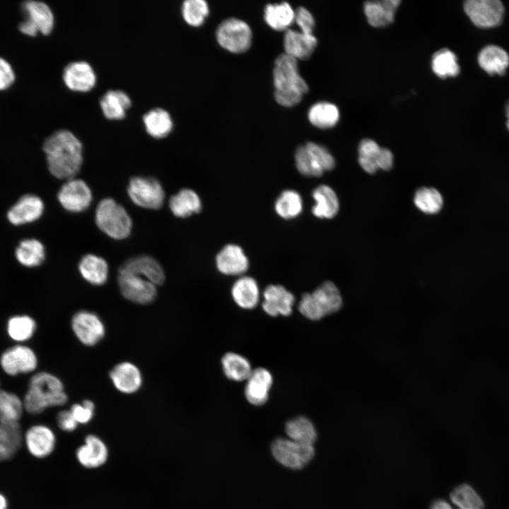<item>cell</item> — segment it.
<instances>
[{"label": "cell", "mask_w": 509, "mask_h": 509, "mask_svg": "<svg viewBox=\"0 0 509 509\" xmlns=\"http://www.w3.org/2000/svg\"><path fill=\"white\" fill-rule=\"evenodd\" d=\"M49 172L58 179H72L83 163L81 141L71 131L59 130L46 139L42 146Z\"/></svg>", "instance_id": "1"}, {"label": "cell", "mask_w": 509, "mask_h": 509, "mask_svg": "<svg viewBox=\"0 0 509 509\" xmlns=\"http://www.w3.org/2000/svg\"><path fill=\"white\" fill-rule=\"evenodd\" d=\"M23 402L25 411L36 415L48 408L66 404L68 395L59 378L51 373L40 371L30 378Z\"/></svg>", "instance_id": "2"}, {"label": "cell", "mask_w": 509, "mask_h": 509, "mask_svg": "<svg viewBox=\"0 0 509 509\" xmlns=\"http://www.w3.org/2000/svg\"><path fill=\"white\" fill-rule=\"evenodd\" d=\"M274 98L281 105L293 107L298 104L308 91V86L300 76L298 60L283 54L274 62L273 71Z\"/></svg>", "instance_id": "3"}, {"label": "cell", "mask_w": 509, "mask_h": 509, "mask_svg": "<svg viewBox=\"0 0 509 509\" xmlns=\"http://www.w3.org/2000/svg\"><path fill=\"white\" fill-rule=\"evenodd\" d=\"M343 301L337 286L325 281L311 293H304L298 304V310L305 317L317 321L339 311Z\"/></svg>", "instance_id": "4"}, {"label": "cell", "mask_w": 509, "mask_h": 509, "mask_svg": "<svg viewBox=\"0 0 509 509\" xmlns=\"http://www.w3.org/2000/svg\"><path fill=\"white\" fill-rule=\"evenodd\" d=\"M95 223L103 233L117 240L128 237L132 227L131 219L125 209L110 198L99 202Z\"/></svg>", "instance_id": "5"}, {"label": "cell", "mask_w": 509, "mask_h": 509, "mask_svg": "<svg viewBox=\"0 0 509 509\" xmlns=\"http://www.w3.org/2000/svg\"><path fill=\"white\" fill-rule=\"evenodd\" d=\"M117 281L124 298L136 304L153 303L158 295L157 286L143 276L120 267Z\"/></svg>", "instance_id": "6"}, {"label": "cell", "mask_w": 509, "mask_h": 509, "mask_svg": "<svg viewBox=\"0 0 509 509\" xmlns=\"http://www.w3.org/2000/svg\"><path fill=\"white\" fill-rule=\"evenodd\" d=\"M275 460L283 466L300 469L306 466L315 455L313 445L295 442L290 439L278 438L271 445Z\"/></svg>", "instance_id": "7"}, {"label": "cell", "mask_w": 509, "mask_h": 509, "mask_svg": "<svg viewBox=\"0 0 509 509\" xmlns=\"http://www.w3.org/2000/svg\"><path fill=\"white\" fill-rule=\"evenodd\" d=\"M216 35L218 44L223 49L235 54L246 52L252 42L250 26L243 21L235 18L221 23Z\"/></svg>", "instance_id": "8"}, {"label": "cell", "mask_w": 509, "mask_h": 509, "mask_svg": "<svg viewBox=\"0 0 509 509\" xmlns=\"http://www.w3.org/2000/svg\"><path fill=\"white\" fill-rule=\"evenodd\" d=\"M70 324L76 338L86 346L97 345L106 334V327L103 320L92 311H77L71 317Z\"/></svg>", "instance_id": "9"}, {"label": "cell", "mask_w": 509, "mask_h": 509, "mask_svg": "<svg viewBox=\"0 0 509 509\" xmlns=\"http://www.w3.org/2000/svg\"><path fill=\"white\" fill-rule=\"evenodd\" d=\"M127 193L136 205L150 209H160L164 201L165 192L158 180L152 177H133Z\"/></svg>", "instance_id": "10"}, {"label": "cell", "mask_w": 509, "mask_h": 509, "mask_svg": "<svg viewBox=\"0 0 509 509\" xmlns=\"http://www.w3.org/2000/svg\"><path fill=\"white\" fill-rule=\"evenodd\" d=\"M0 365L6 374L16 376L35 371L38 365V358L33 349L17 344L1 353Z\"/></svg>", "instance_id": "11"}, {"label": "cell", "mask_w": 509, "mask_h": 509, "mask_svg": "<svg viewBox=\"0 0 509 509\" xmlns=\"http://www.w3.org/2000/svg\"><path fill=\"white\" fill-rule=\"evenodd\" d=\"M23 8L27 19L19 25V30L22 33L35 36L38 32L43 35L51 33L54 26V16L45 3L28 1L23 3Z\"/></svg>", "instance_id": "12"}, {"label": "cell", "mask_w": 509, "mask_h": 509, "mask_svg": "<svg viewBox=\"0 0 509 509\" xmlns=\"http://www.w3.org/2000/svg\"><path fill=\"white\" fill-rule=\"evenodd\" d=\"M464 8L471 21L481 28L498 25L504 13L503 4L498 0H468Z\"/></svg>", "instance_id": "13"}, {"label": "cell", "mask_w": 509, "mask_h": 509, "mask_svg": "<svg viewBox=\"0 0 509 509\" xmlns=\"http://www.w3.org/2000/svg\"><path fill=\"white\" fill-rule=\"evenodd\" d=\"M57 199L64 209L70 212L78 213L89 206L92 193L83 180L70 179L61 187Z\"/></svg>", "instance_id": "14"}, {"label": "cell", "mask_w": 509, "mask_h": 509, "mask_svg": "<svg viewBox=\"0 0 509 509\" xmlns=\"http://www.w3.org/2000/svg\"><path fill=\"white\" fill-rule=\"evenodd\" d=\"M114 387L120 393L132 394L141 388L144 382L140 368L131 361H122L112 367L109 373Z\"/></svg>", "instance_id": "15"}, {"label": "cell", "mask_w": 509, "mask_h": 509, "mask_svg": "<svg viewBox=\"0 0 509 509\" xmlns=\"http://www.w3.org/2000/svg\"><path fill=\"white\" fill-rule=\"evenodd\" d=\"M44 209V203L40 197L33 194H25L8 209L6 217L11 224L21 226L38 220Z\"/></svg>", "instance_id": "16"}, {"label": "cell", "mask_w": 509, "mask_h": 509, "mask_svg": "<svg viewBox=\"0 0 509 509\" xmlns=\"http://www.w3.org/2000/svg\"><path fill=\"white\" fill-rule=\"evenodd\" d=\"M24 441L28 450L33 456L44 458L53 452L56 445V436L48 426L37 424L26 431Z\"/></svg>", "instance_id": "17"}, {"label": "cell", "mask_w": 509, "mask_h": 509, "mask_svg": "<svg viewBox=\"0 0 509 509\" xmlns=\"http://www.w3.org/2000/svg\"><path fill=\"white\" fill-rule=\"evenodd\" d=\"M262 309L269 315L288 316L293 311L295 298L281 285H269L263 292Z\"/></svg>", "instance_id": "18"}, {"label": "cell", "mask_w": 509, "mask_h": 509, "mask_svg": "<svg viewBox=\"0 0 509 509\" xmlns=\"http://www.w3.org/2000/svg\"><path fill=\"white\" fill-rule=\"evenodd\" d=\"M63 80L73 91L87 92L95 85L96 76L92 66L86 62H74L64 69Z\"/></svg>", "instance_id": "19"}, {"label": "cell", "mask_w": 509, "mask_h": 509, "mask_svg": "<svg viewBox=\"0 0 509 509\" xmlns=\"http://www.w3.org/2000/svg\"><path fill=\"white\" fill-rule=\"evenodd\" d=\"M272 384L273 378L267 369L259 367L252 370L246 380L245 388L247 402L255 406L264 404L268 400Z\"/></svg>", "instance_id": "20"}, {"label": "cell", "mask_w": 509, "mask_h": 509, "mask_svg": "<svg viewBox=\"0 0 509 509\" xmlns=\"http://www.w3.org/2000/svg\"><path fill=\"white\" fill-rule=\"evenodd\" d=\"M218 270L225 275H240L249 267V261L242 249L234 244L223 247L216 258Z\"/></svg>", "instance_id": "21"}, {"label": "cell", "mask_w": 509, "mask_h": 509, "mask_svg": "<svg viewBox=\"0 0 509 509\" xmlns=\"http://www.w3.org/2000/svg\"><path fill=\"white\" fill-rule=\"evenodd\" d=\"M76 458L86 468H96L107 460L108 450L105 443L97 435H88L85 443L76 450Z\"/></svg>", "instance_id": "22"}, {"label": "cell", "mask_w": 509, "mask_h": 509, "mask_svg": "<svg viewBox=\"0 0 509 509\" xmlns=\"http://www.w3.org/2000/svg\"><path fill=\"white\" fill-rule=\"evenodd\" d=\"M317 44L313 35L288 29L284 35L285 54L296 59L305 60L310 58Z\"/></svg>", "instance_id": "23"}, {"label": "cell", "mask_w": 509, "mask_h": 509, "mask_svg": "<svg viewBox=\"0 0 509 509\" xmlns=\"http://www.w3.org/2000/svg\"><path fill=\"white\" fill-rule=\"evenodd\" d=\"M121 267L143 276L156 286L165 281V276L162 267L154 258L148 255L132 257Z\"/></svg>", "instance_id": "24"}, {"label": "cell", "mask_w": 509, "mask_h": 509, "mask_svg": "<svg viewBox=\"0 0 509 509\" xmlns=\"http://www.w3.org/2000/svg\"><path fill=\"white\" fill-rule=\"evenodd\" d=\"M400 4L399 0L367 1L364 13L368 23L375 28L386 26L394 21V13Z\"/></svg>", "instance_id": "25"}, {"label": "cell", "mask_w": 509, "mask_h": 509, "mask_svg": "<svg viewBox=\"0 0 509 509\" xmlns=\"http://www.w3.org/2000/svg\"><path fill=\"white\" fill-rule=\"evenodd\" d=\"M22 441L18 422L0 421V462L12 458L20 449Z\"/></svg>", "instance_id": "26"}, {"label": "cell", "mask_w": 509, "mask_h": 509, "mask_svg": "<svg viewBox=\"0 0 509 509\" xmlns=\"http://www.w3.org/2000/svg\"><path fill=\"white\" fill-rule=\"evenodd\" d=\"M231 295L235 303L241 308L253 309L259 303V286L252 277L241 276L233 285Z\"/></svg>", "instance_id": "27"}, {"label": "cell", "mask_w": 509, "mask_h": 509, "mask_svg": "<svg viewBox=\"0 0 509 509\" xmlns=\"http://www.w3.org/2000/svg\"><path fill=\"white\" fill-rule=\"evenodd\" d=\"M78 269L83 279L94 286L103 285L108 278L106 261L95 255H84L79 262Z\"/></svg>", "instance_id": "28"}, {"label": "cell", "mask_w": 509, "mask_h": 509, "mask_svg": "<svg viewBox=\"0 0 509 509\" xmlns=\"http://www.w3.org/2000/svg\"><path fill=\"white\" fill-rule=\"evenodd\" d=\"M315 204L312 213L320 218H332L338 213L339 204L334 191L329 186L322 185L312 192Z\"/></svg>", "instance_id": "29"}, {"label": "cell", "mask_w": 509, "mask_h": 509, "mask_svg": "<svg viewBox=\"0 0 509 509\" xmlns=\"http://www.w3.org/2000/svg\"><path fill=\"white\" fill-rule=\"evenodd\" d=\"M478 62L488 74L502 75L509 65V56L503 48L491 45L480 51Z\"/></svg>", "instance_id": "30"}, {"label": "cell", "mask_w": 509, "mask_h": 509, "mask_svg": "<svg viewBox=\"0 0 509 509\" xmlns=\"http://www.w3.org/2000/svg\"><path fill=\"white\" fill-rule=\"evenodd\" d=\"M14 255L22 266L28 268L36 267L45 261V248L39 240L26 238L18 244Z\"/></svg>", "instance_id": "31"}, {"label": "cell", "mask_w": 509, "mask_h": 509, "mask_svg": "<svg viewBox=\"0 0 509 509\" xmlns=\"http://www.w3.org/2000/svg\"><path fill=\"white\" fill-rule=\"evenodd\" d=\"M129 95L122 90H111L105 93L100 100L104 116L109 119H121L131 107Z\"/></svg>", "instance_id": "32"}, {"label": "cell", "mask_w": 509, "mask_h": 509, "mask_svg": "<svg viewBox=\"0 0 509 509\" xmlns=\"http://www.w3.org/2000/svg\"><path fill=\"white\" fill-rule=\"evenodd\" d=\"M169 206L175 216L186 218L192 213H199L201 209V202L194 191L182 189L171 197Z\"/></svg>", "instance_id": "33"}, {"label": "cell", "mask_w": 509, "mask_h": 509, "mask_svg": "<svg viewBox=\"0 0 509 509\" xmlns=\"http://www.w3.org/2000/svg\"><path fill=\"white\" fill-rule=\"evenodd\" d=\"M143 122L147 133L156 139L167 136L173 126L170 114L158 107L146 112L143 117Z\"/></svg>", "instance_id": "34"}, {"label": "cell", "mask_w": 509, "mask_h": 509, "mask_svg": "<svg viewBox=\"0 0 509 509\" xmlns=\"http://www.w3.org/2000/svg\"><path fill=\"white\" fill-rule=\"evenodd\" d=\"M37 329L36 321L28 315H16L6 322V332L13 341L21 344L30 340Z\"/></svg>", "instance_id": "35"}, {"label": "cell", "mask_w": 509, "mask_h": 509, "mask_svg": "<svg viewBox=\"0 0 509 509\" xmlns=\"http://www.w3.org/2000/svg\"><path fill=\"white\" fill-rule=\"evenodd\" d=\"M285 431L289 439L297 443L313 445L317 439L316 429L307 417L298 416L288 421Z\"/></svg>", "instance_id": "36"}, {"label": "cell", "mask_w": 509, "mask_h": 509, "mask_svg": "<svg viewBox=\"0 0 509 509\" xmlns=\"http://www.w3.org/2000/svg\"><path fill=\"white\" fill-rule=\"evenodd\" d=\"M264 18L272 29L284 30L295 21V11L287 2L270 4L265 7Z\"/></svg>", "instance_id": "37"}, {"label": "cell", "mask_w": 509, "mask_h": 509, "mask_svg": "<svg viewBox=\"0 0 509 509\" xmlns=\"http://www.w3.org/2000/svg\"><path fill=\"white\" fill-rule=\"evenodd\" d=\"M221 364L225 375L236 382L246 380L253 370L245 357L234 352L226 353L221 359Z\"/></svg>", "instance_id": "38"}, {"label": "cell", "mask_w": 509, "mask_h": 509, "mask_svg": "<svg viewBox=\"0 0 509 509\" xmlns=\"http://www.w3.org/2000/svg\"><path fill=\"white\" fill-rule=\"evenodd\" d=\"M339 119V112L336 105L327 102L317 103L308 112V119L315 127L320 129L332 128Z\"/></svg>", "instance_id": "39"}, {"label": "cell", "mask_w": 509, "mask_h": 509, "mask_svg": "<svg viewBox=\"0 0 509 509\" xmlns=\"http://www.w3.org/2000/svg\"><path fill=\"white\" fill-rule=\"evenodd\" d=\"M24 410L23 399L18 394L0 389V421L18 422Z\"/></svg>", "instance_id": "40"}, {"label": "cell", "mask_w": 509, "mask_h": 509, "mask_svg": "<svg viewBox=\"0 0 509 509\" xmlns=\"http://www.w3.org/2000/svg\"><path fill=\"white\" fill-rule=\"evenodd\" d=\"M432 70L441 78L456 76L460 72L456 55L448 49L436 52L431 61Z\"/></svg>", "instance_id": "41"}, {"label": "cell", "mask_w": 509, "mask_h": 509, "mask_svg": "<svg viewBox=\"0 0 509 509\" xmlns=\"http://www.w3.org/2000/svg\"><path fill=\"white\" fill-rule=\"evenodd\" d=\"M274 209L276 213L281 218L292 219L298 216L302 211L301 197L294 190H285L277 198Z\"/></svg>", "instance_id": "42"}, {"label": "cell", "mask_w": 509, "mask_h": 509, "mask_svg": "<svg viewBox=\"0 0 509 509\" xmlns=\"http://www.w3.org/2000/svg\"><path fill=\"white\" fill-rule=\"evenodd\" d=\"M450 500L456 509H484V501L476 491L468 484L455 487L450 493Z\"/></svg>", "instance_id": "43"}, {"label": "cell", "mask_w": 509, "mask_h": 509, "mask_svg": "<svg viewBox=\"0 0 509 509\" xmlns=\"http://www.w3.org/2000/svg\"><path fill=\"white\" fill-rule=\"evenodd\" d=\"M415 206L427 214H435L440 211L443 204L440 193L433 187H421L414 195Z\"/></svg>", "instance_id": "44"}, {"label": "cell", "mask_w": 509, "mask_h": 509, "mask_svg": "<svg viewBox=\"0 0 509 509\" xmlns=\"http://www.w3.org/2000/svg\"><path fill=\"white\" fill-rule=\"evenodd\" d=\"M209 13V6L204 0H187L182 6V14L185 22L191 26L201 25Z\"/></svg>", "instance_id": "45"}, {"label": "cell", "mask_w": 509, "mask_h": 509, "mask_svg": "<svg viewBox=\"0 0 509 509\" xmlns=\"http://www.w3.org/2000/svg\"><path fill=\"white\" fill-rule=\"evenodd\" d=\"M296 165L300 174L308 177H320L324 170L309 153L305 146H299L295 153Z\"/></svg>", "instance_id": "46"}, {"label": "cell", "mask_w": 509, "mask_h": 509, "mask_svg": "<svg viewBox=\"0 0 509 509\" xmlns=\"http://www.w3.org/2000/svg\"><path fill=\"white\" fill-rule=\"evenodd\" d=\"M305 146L324 172L334 168L335 165L334 158L325 147L313 142H308Z\"/></svg>", "instance_id": "47"}, {"label": "cell", "mask_w": 509, "mask_h": 509, "mask_svg": "<svg viewBox=\"0 0 509 509\" xmlns=\"http://www.w3.org/2000/svg\"><path fill=\"white\" fill-rule=\"evenodd\" d=\"M95 406L93 401L85 399L71 406L69 410L78 424H87L93 418Z\"/></svg>", "instance_id": "48"}, {"label": "cell", "mask_w": 509, "mask_h": 509, "mask_svg": "<svg viewBox=\"0 0 509 509\" xmlns=\"http://www.w3.org/2000/svg\"><path fill=\"white\" fill-rule=\"evenodd\" d=\"M295 21L302 33L312 35L315 20L311 13L304 7H299L295 11Z\"/></svg>", "instance_id": "49"}, {"label": "cell", "mask_w": 509, "mask_h": 509, "mask_svg": "<svg viewBox=\"0 0 509 509\" xmlns=\"http://www.w3.org/2000/svg\"><path fill=\"white\" fill-rule=\"evenodd\" d=\"M380 149L381 147L375 141L365 139L360 142L358 151L359 157L373 159L375 161Z\"/></svg>", "instance_id": "50"}, {"label": "cell", "mask_w": 509, "mask_h": 509, "mask_svg": "<svg viewBox=\"0 0 509 509\" xmlns=\"http://www.w3.org/2000/svg\"><path fill=\"white\" fill-rule=\"evenodd\" d=\"M56 421L59 428L66 432L75 431L78 425L69 409L60 411Z\"/></svg>", "instance_id": "51"}, {"label": "cell", "mask_w": 509, "mask_h": 509, "mask_svg": "<svg viewBox=\"0 0 509 509\" xmlns=\"http://www.w3.org/2000/svg\"><path fill=\"white\" fill-rule=\"evenodd\" d=\"M15 80L14 72L11 65L0 57V90L8 88Z\"/></svg>", "instance_id": "52"}, {"label": "cell", "mask_w": 509, "mask_h": 509, "mask_svg": "<svg viewBox=\"0 0 509 509\" xmlns=\"http://www.w3.org/2000/svg\"><path fill=\"white\" fill-rule=\"evenodd\" d=\"M375 162L378 169L390 170L393 165V155L389 149L381 148Z\"/></svg>", "instance_id": "53"}, {"label": "cell", "mask_w": 509, "mask_h": 509, "mask_svg": "<svg viewBox=\"0 0 509 509\" xmlns=\"http://www.w3.org/2000/svg\"><path fill=\"white\" fill-rule=\"evenodd\" d=\"M358 163L363 170L369 174H373L378 170L375 161L373 159L358 156Z\"/></svg>", "instance_id": "54"}, {"label": "cell", "mask_w": 509, "mask_h": 509, "mask_svg": "<svg viewBox=\"0 0 509 509\" xmlns=\"http://www.w3.org/2000/svg\"><path fill=\"white\" fill-rule=\"evenodd\" d=\"M430 509H455L447 501L438 499L435 501L431 505Z\"/></svg>", "instance_id": "55"}, {"label": "cell", "mask_w": 509, "mask_h": 509, "mask_svg": "<svg viewBox=\"0 0 509 509\" xmlns=\"http://www.w3.org/2000/svg\"><path fill=\"white\" fill-rule=\"evenodd\" d=\"M8 502L6 497L0 493V509H7Z\"/></svg>", "instance_id": "56"}, {"label": "cell", "mask_w": 509, "mask_h": 509, "mask_svg": "<svg viewBox=\"0 0 509 509\" xmlns=\"http://www.w3.org/2000/svg\"><path fill=\"white\" fill-rule=\"evenodd\" d=\"M505 113H506V117H507L506 125H507L508 129H509V100L508 101V103L505 105Z\"/></svg>", "instance_id": "57"}]
</instances>
